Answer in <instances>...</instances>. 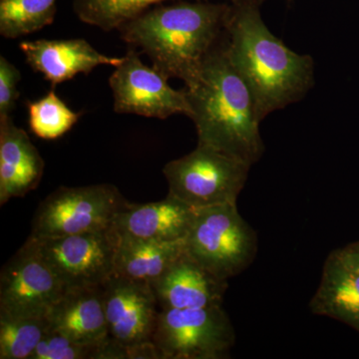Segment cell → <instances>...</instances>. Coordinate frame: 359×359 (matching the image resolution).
<instances>
[{
	"label": "cell",
	"mask_w": 359,
	"mask_h": 359,
	"mask_svg": "<svg viewBox=\"0 0 359 359\" xmlns=\"http://www.w3.org/2000/svg\"><path fill=\"white\" fill-rule=\"evenodd\" d=\"M263 0H231L224 50L249 87L259 120L301 101L314 85V61L289 48L262 18Z\"/></svg>",
	"instance_id": "cell-1"
},
{
	"label": "cell",
	"mask_w": 359,
	"mask_h": 359,
	"mask_svg": "<svg viewBox=\"0 0 359 359\" xmlns=\"http://www.w3.org/2000/svg\"><path fill=\"white\" fill-rule=\"evenodd\" d=\"M231 2L175 0L123 25L122 39L150 58L153 67L187 85L226 39Z\"/></svg>",
	"instance_id": "cell-2"
},
{
	"label": "cell",
	"mask_w": 359,
	"mask_h": 359,
	"mask_svg": "<svg viewBox=\"0 0 359 359\" xmlns=\"http://www.w3.org/2000/svg\"><path fill=\"white\" fill-rule=\"evenodd\" d=\"M198 144L209 146L250 166L264 152L256 104L249 87L231 65L224 43L205 59L185 85Z\"/></svg>",
	"instance_id": "cell-3"
},
{
	"label": "cell",
	"mask_w": 359,
	"mask_h": 359,
	"mask_svg": "<svg viewBox=\"0 0 359 359\" xmlns=\"http://www.w3.org/2000/svg\"><path fill=\"white\" fill-rule=\"evenodd\" d=\"M185 247L203 268L228 280L254 262L257 238L238 212L237 203L216 205L195 209Z\"/></svg>",
	"instance_id": "cell-4"
},
{
	"label": "cell",
	"mask_w": 359,
	"mask_h": 359,
	"mask_svg": "<svg viewBox=\"0 0 359 359\" xmlns=\"http://www.w3.org/2000/svg\"><path fill=\"white\" fill-rule=\"evenodd\" d=\"M250 167L238 158L197 144L192 152L167 163L163 174L170 195L199 209L237 203Z\"/></svg>",
	"instance_id": "cell-5"
},
{
	"label": "cell",
	"mask_w": 359,
	"mask_h": 359,
	"mask_svg": "<svg viewBox=\"0 0 359 359\" xmlns=\"http://www.w3.org/2000/svg\"><path fill=\"white\" fill-rule=\"evenodd\" d=\"M127 202L110 184L59 187L37 208L30 236L57 238L107 230Z\"/></svg>",
	"instance_id": "cell-6"
},
{
	"label": "cell",
	"mask_w": 359,
	"mask_h": 359,
	"mask_svg": "<svg viewBox=\"0 0 359 359\" xmlns=\"http://www.w3.org/2000/svg\"><path fill=\"white\" fill-rule=\"evenodd\" d=\"M235 340V330L222 306L159 309L152 339L161 359L226 358Z\"/></svg>",
	"instance_id": "cell-7"
},
{
	"label": "cell",
	"mask_w": 359,
	"mask_h": 359,
	"mask_svg": "<svg viewBox=\"0 0 359 359\" xmlns=\"http://www.w3.org/2000/svg\"><path fill=\"white\" fill-rule=\"evenodd\" d=\"M66 287L29 236L0 273V313L47 318Z\"/></svg>",
	"instance_id": "cell-8"
},
{
	"label": "cell",
	"mask_w": 359,
	"mask_h": 359,
	"mask_svg": "<svg viewBox=\"0 0 359 359\" xmlns=\"http://www.w3.org/2000/svg\"><path fill=\"white\" fill-rule=\"evenodd\" d=\"M34 238L42 256L66 290L102 285L114 275L119 244L114 226L65 237Z\"/></svg>",
	"instance_id": "cell-9"
},
{
	"label": "cell",
	"mask_w": 359,
	"mask_h": 359,
	"mask_svg": "<svg viewBox=\"0 0 359 359\" xmlns=\"http://www.w3.org/2000/svg\"><path fill=\"white\" fill-rule=\"evenodd\" d=\"M168 81L169 78L146 65L137 49L131 47L109 78L115 112L161 120L174 115L190 117L185 88L174 89Z\"/></svg>",
	"instance_id": "cell-10"
},
{
	"label": "cell",
	"mask_w": 359,
	"mask_h": 359,
	"mask_svg": "<svg viewBox=\"0 0 359 359\" xmlns=\"http://www.w3.org/2000/svg\"><path fill=\"white\" fill-rule=\"evenodd\" d=\"M102 292L111 339L127 348L153 342L159 306L152 285L114 273Z\"/></svg>",
	"instance_id": "cell-11"
},
{
	"label": "cell",
	"mask_w": 359,
	"mask_h": 359,
	"mask_svg": "<svg viewBox=\"0 0 359 359\" xmlns=\"http://www.w3.org/2000/svg\"><path fill=\"white\" fill-rule=\"evenodd\" d=\"M20 48L30 67L53 87L77 75L89 74L99 66L117 67L123 60L101 53L81 39L22 41Z\"/></svg>",
	"instance_id": "cell-12"
},
{
	"label": "cell",
	"mask_w": 359,
	"mask_h": 359,
	"mask_svg": "<svg viewBox=\"0 0 359 359\" xmlns=\"http://www.w3.org/2000/svg\"><path fill=\"white\" fill-rule=\"evenodd\" d=\"M161 309H195L222 306L228 280L203 268L185 252L152 285Z\"/></svg>",
	"instance_id": "cell-13"
},
{
	"label": "cell",
	"mask_w": 359,
	"mask_h": 359,
	"mask_svg": "<svg viewBox=\"0 0 359 359\" xmlns=\"http://www.w3.org/2000/svg\"><path fill=\"white\" fill-rule=\"evenodd\" d=\"M194 214L195 208L168 194L166 199L159 202H127L113 226L122 237L176 242L185 240Z\"/></svg>",
	"instance_id": "cell-14"
},
{
	"label": "cell",
	"mask_w": 359,
	"mask_h": 359,
	"mask_svg": "<svg viewBox=\"0 0 359 359\" xmlns=\"http://www.w3.org/2000/svg\"><path fill=\"white\" fill-rule=\"evenodd\" d=\"M44 168L39 150L13 116L0 118V205L35 190Z\"/></svg>",
	"instance_id": "cell-15"
},
{
	"label": "cell",
	"mask_w": 359,
	"mask_h": 359,
	"mask_svg": "<svg viewBox=\"0 0 359 359\" xmlns=\"http://www.w3.org/2000/svg\"><path fill=\"white\" fill-rule=\"evenodd\" d=\"M47 320L50 330L79 344L98 346L109 339L102 285L66 290Z\"/></svg>",
	"instance_id": "cell-16"
},
{
	"label": "cell",
	"mask_w": 359,
	"mask_h": 359,
	"mask_svg": "<svg viewBox=\"0 0 359 359\" xmlns=\"http://www.w3.org/2000/svg\"><path fill=\"white\" fill-rule=\"evenodd\" d=\"M314 314L346 323L359 332V273L332 252L325 261L320 287L309 302Z\"/></svg>",
	"instance_id": "cell-17"
},
{
	"label": "cell",
	"mask_w": 359,
	"mask_h": 359,
	"mask_svg": "<svg viewBox=\"0 0 359 359\" xmlns=\"http://www.w3.org/2000/svg\"><path fill=\"white\" fill-rule=\"evenodd\" d=\"M185 252V240L157 242L119 236L114 273L152 285Z\"/></svg>",
	"instance_id": "cell-18"
},
{
	"label": "cell",
	"mask_w": 359,
	"mask_h": 359,
	"mask_svg": "<svg viewBox=\"0 0 359 359\" xmlns=\"http://www.w3.org/2000/svg\"><path fill=\"white\" fill-rule=\"evenodd\" d=\"M57 0H0V34L7 39L39 32L52 25Z\"/></svg>",
	"instance_id": "cell-19"
},
{
	"label": "cell",
	"mask_w": 359,
	"mask_h": 359,
	"mask_svg": "<svg viewBox=\"0 0 359 359\" xmlns=\"http://www.w3.org/2000/svg\"><path fill=\"white\" fill-rule=\"evenodd\" d=\"M167 1L171 0H73V8L82 22L111 32Z\"/></svg>",
	"instance_id": "cell-20"
},
{
	"label": "cell",
	"mask_w": 359,
	"mask_h": 359,
	"mask_svg": "<svg viewBox=\"0 0 359 359\" xmlns=\"http://www.w3.org/2000/svg\"><path fill=\"white\" fill-rule=\"evenodd\" d=\"M49 328L47 318L0 313V359H29Z\"/></svg>",
	"instance_id": "cell-21"
},
{
	"label": "cell",
	"mask_w": 359,
	"mask_h": 359,
	"mask_svg": "<svg viewBox=\"0 0 359 359\" xmlns=\"http://www.w3.org/2000/svg\"><path fill=\"white\" fill-rule=\"evenodd\" d=\"M28 124L35 136L55 140L77 124L81 113L75 112L52 88L39 100L27 102Z\"/></svg>",
	"instance_id": "cell-22"
},
{
	"label": "cell",
	"mask_w": 359,
	"mask_h": 359,
	"mask_svg": "<svg viewBox=\"0 0 359 359\" xmlns=\"http://www.w3.org/2000/svg\"><path fill=\"white\" fill-rule=\"evenodd\" d=\"M99 346L79 344L49 328L29 359H97Z\"/></svg>",
	"instance_id": "cell-23"
},
{
	"label": "cell",
	"mask_w": 359,
	"mask_h": 359,
	"mask_svg": "<svg viewBox=\"0 0 359 359\" xmlns=\"http://www.w3.org/2000/svg\"><path fill=\"white\" fill-rule=\"evenodd\" d=\"M20 71L4 56H0V118L13 116L20 98Z\"/></svg>",
	"instance_id": "cell-24"
},
{
	"label": "cell",
	"mask_w": 359,
	"mask_h": 359,
	"mask_svg": "<svg viewBox=\"0 0 359 359\" xmlns=\"http://www.w3.org/2000/svg\"><path fill=\"white\" fill-rule=\"evenodd\" d=\"M342 263L359 273V241L334 250Z\"/></svg>",
	"instance_id": "cell-25"
}]
</instances>
